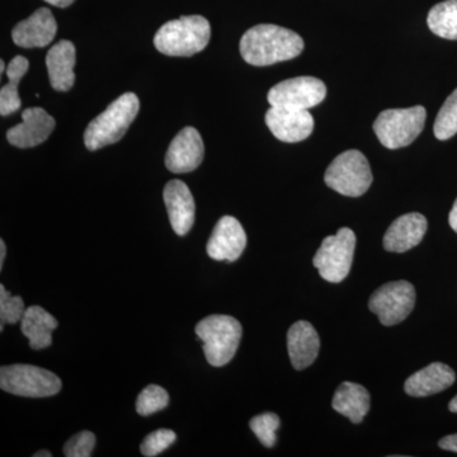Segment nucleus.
Segmentation results:
<instances>
[{"instance_id":"1","label":"nucleus","mask_w":457,"mask_h":457,"mask_svg":"<svg viewBox=\"0 0 457 457\" xmlns=\"http://www.w3.org/2000/svg\"><path fill=\"white\" fill-rule=\"evenodd\" d=\"M240 54L248 64L269 66L299 56L303 40L296 32L276 25L252 27L240 40Z\"/></svg>"},{"instance_id":"2","label":"nucleus","mask_w":457,"mask_h":457,"mask_svg":"<svg viewBox=\"0 0 457 457\" xmlns=\"http://www.w3.org/2000/svg\"><path fill=\"white\" fill-rule=\"evenodd\" d=\"M140 110V101L134 93H123L106 111L96 117L84 132V143L90 152L121 140Z\"/></svg>"},{"instance_id":"3","label":"nucleus","mask_w":457,"mask_h":457,"mask_svg":"<svg viewBox=\"0 0 457 457\" xmlns=\"http://www.w3.org/2000/svg\"><path fill=\"white\" fill-rule=\"evenodd\" d=\"M210 37L212 27L206 18L183 16L164 23L156 32L154 45L164 55L187 57L206 49Z\"/></svg>"},{"instance_id":"4","label":"nucleus","mask_w":457,"mask_h":457,"mask_svg":"<svg viewBox=\"0 0 457 457\" xmlns=\"http://www.w3.org/2000/svg\"><path fill=\"white\" fill-rule=\"evenodd\" d=\"M242 333V324L228 315H210L196 326V335L204 342V356L213 368H221L233 360Z\"/></svg>"},{"instance_id":"5","label":"nucleus","mask_w":457,"mask_h":457,"mask_svg":"<svg viewBox=\"0 0 457 457\" xmlns=\"http://www.w3.org/2000/svg\"><path fill=\"white\" fill-rule=\"evenodd\" d=\"M426 108L414 106L386 110L378 114L374 131L378 141L387 149L411 145L425 129Z\"/></svg>"},{"instance_id":"6","label":"nucleus","mask_w":457,"mask_h":457,"mask_svg":"<svg viewBox=\"0 0 457 457\" xmlns=\"http://www.w3.org/2000/svg\"><path fill=\"white\" fill-rule=\"evenodd\" d=\"M324 180L343 196L360 197L368 192L374 177L368 158L359 150H347L330 163Z\"/></svg>"},{"instance_id":"7","label":"nucleus","mask_w":457,"mask_h":457,"mask_svg":"<svg viewBox=\"0 0 457 457\" xmlns=\"http://www.w3.org/2000/svg\"><path fill=\"white\" fill-rule=\"evenodd\" d=\"M0 387L3 392L25 398H49L62 390V380L49 370L17 363L2 366Z\"/></svg>"},{"instance_id":"8","label":"nucleus","mask_w":457,"mask_h":457,"mask_svg":"<svg viewBox=\"0 0 457 457\" xmlns=\"http://www.w3.org/2000/svg\"><path fill=\"white\" fill-rule=\"evenodd\" d=\"M356 234L350 228H339L336 236L327 237L314 255L312 264L321 278L339 284L350 275L353 263Z\"/></svg>"},{"instance_id":"9","label":"nucleus","mask_w":457,"mask_h":457,"mask_svg":"<svg viewBox=\"0 0 457 457\" xmlns=\"http://www.w3.org/2000/svg\"><path fill=\"white\" fill-rule=\"evenodd\" d=\"M416 305V290L408 281L389 282L381 286L370 297V311L378 315L383 326L392 327L402 323L413 312Z\"/></svg>"},{"instance_id":"10","label":"nucleus","mask_w":457,"mask_h":457,"mask_svg":"<svg viewBox=\"0 0 457 457\" xmlns=\"http://www.w3.org/2000/svg\"><path fill=\"white\" fill-rule=\"evenodd\" d=\"M326 84L314 77H297L272 87L267 96L270 106L311 110L324 101Z\"/></svg>"},{"instance_id":"11","label":"nucleus","mask_w":457,"mask_h":457,"mask_svg":"<svg viewBox=\"0 0 457 457\" xmlns=\"http://www.w3.org/2000/svg\"><path fill=\"white\" fill-rule=\"evenodd\" d=\"M266 125L276 139L284 143H300L314 130V119L308 110L270 106L266 113Z\"/></svg>"},{"instance_id":"12","label":"nucleus","mask_w":457,"mask_h":457,"mask_svg":"<svg viewBox=\"0 0 457 457\" xmlns=\"http://www.w3.org/2000/svg\"><path fill=\"white\" fill-rule=\"evenodd\" d=\"M246 246V234L233 216H224L213 228L207 242V254L213 261L236 262Z\"/></svg>"},{"instance_id":"13","label":"nucleus","mask_w":457,"mask_h":457,"mask_svg":"<svg viewBox=\"0 0 457 457\" xmlns=\"http://www.w3.org/2000/svg\"><path fill=\"white\" fill-rule=\"evenodd\" d=\"M204 146L200 132L185 128L174 137L165 156V165L171 173H188L203 163Z\"/></svg>"},{"instance_id":"14","label":"nucleus","mask_w":457,"mask_h":457,"mask_svg":"<svg viewBox=\"0 0 457 457\" xmlns=\"http://www.w3.org/2000/svg\"><path fill=\"white\" fill-rule=\"evenodd\" d=\"M55 125V120L42 108H27L22 113V122L9 129L7 139L21 149L35 147L49 139Z\"/></svg>"},{"instance_id":"15","label":"nucleus","mask_w":457,"mask_h":457,"mask_svg":"<svg viewBox=\"0 0 457 457\" xmlns=\"http://www.w3.org/2000/svg\"><path fill=\"white\" fill-rule=\"evenodd\" d=\"M164 203L174 233L179 237L188 234L194 227L196 213V204L188 186L179 179L168 182L164 188Z\"/></svg>"},{"instance_id":"16","label":"nucleus","mask_w":457,"mask_h":457,"mask_svg":"<svg viewBox=\"0 0 457 457\" xmlns=\"http://www.w3.org/2000/svg\"><path fill=\"white\" fill-rule=\"evenodd\" d=\"M56 32V20L50 9L40 8L14 27L12 38L17 46L33 49L47 46L55 38Z\"/></svg>"},{"instance_id":"17","label":"nucleus","mask_w":457,"mask_h":457,"mask_svg":"<svg viewBox=\"0 0 457 457\" xmlns=\"http://www.w3.org/2000/svg\"><path fill=\"white\" fill-rule=\"evenodd\" d=\"M427 219L418 212L405 213L390 225L384 237V248L393 253H403L420 245L425 237Z\"/></svg>"},{"instance_id":"18","label":"nucleus","mask_w":457,"mask_h":457,"mask_svg":"<svg viewBox=\"0 0 457 457\" xmlns=\"http://www.w3.org/2000/svg\"><path fill=\"white\" fill-rule=\"evenodd\" d=\"M287 350L294 369L309 368L317 360L320 339L315 328L309 321L299 320L287 332Z\"/></svg>"},{"instance_id":"19","label":"nucleus","mask_w":457,"mask_h":457,"mask_svg":"<svg viewBox=\"0 0 457 457\" xmlns=\"http://www.w3.org/2000/svg\"><path fill=\"white\" fill-rule=\"evenodd\" d=\"M456 380L455 371L442 362H433L407 378L404 390L414 398H426L449 389Z\"/></svg>"},{"instance_id":"20","label":"nucleus","mask_w":457,"mask_h":457,"mask_svg":"<svg viewBox=\"0 0 457 457\" xmlns=\"http://www.w3.org/2000/svg\"><path fill=\"white\" fill-rule=\"evenodd\" d=\"M77 53L73 42L62 40L51 47L46 56L51 87L57 92H68L74 86Z\"/></svg>"},{"instance_id":"21","label":"nucleus","mask_w":457,"mask_h":457,"mask_svg":"<svg viewBox=\"0 0 457 457\" xmlns=\"http://www.w3.org/2000/svg\"><path fill=\"white\" fill-rule=\"evenodd\" d=\"M332 407L352 423H361L371 407V396L365 386L345 381L339 385L333 396Z\"/></svg>"},{"instance_id":"22","label":"nucleus","mask_w":457,"mask_h":457,"mask_svg":"<svg viewBox=\"0 0 457 457\" xmlns=\"http://www.w3.org/2000/svg\"><path fill=\"white\" fill-rule=\"evenodd\" d=\"M57 328V320L41 306H29L21 320V330L29 338L33 351L44 350L53 343V332Z\"/></svg>"},{"instance_id":"23","label":"nucleus","mask_w":457,"mask_h":457,"mask_svg":"<svg viewBox=\"0 0 457 457\" xmlns=\"http://www.w3.org/2000/svg\"><path fill=\"white\" fill-rule=\"evenodd\" d=\"M29 62L25 56H16L7 66L8 84L0 90V114L9 116L21 107L18 86L29 71Z\"/></svg>"},{"instance_id":"24","label":"nucleus","mask_w":457,"mask_h":457,"mask_svg":"<svg viewBox=\"0 0 457 457\" xmlns=\"http://www.w3.org/2000/svg\"><path fill=\"white\" fill-rule=\"evenodd\" d=\"M429 29L438 37L457 40V0H445L429 11Z\"/></svg>"},{"instance_id":"25","label":"nucleus","mask_w":457,"mask_h":457,"mask_svg":"<svg viewBox=\"0 0 457 457\" xmlns=\"http://www.w3.org/2000/svg\"><path fill=\"white\" fill-rule=\"evenodd\" d=\"M433 132L438 140H449L457 134V89L451 93L441 107Z\"/></svg>"},{"instance_id":"26","label":"nucleus","mask_w":457,"mask_h":457,"mask_svg":"<svg viewBox=\"0 0 457 457\" xmlns=\"http://www.w3.org/2000/svg\"><path fill=\"white\" fill-rule=\"evenodd\" d=\"M170 404V395L164 387L159 385L146 386L137 400V411L140 416L147 417L163 411Z\"/></svg>"},{"instance_id":"27","label":"nucleus","mask_w":457,"mask_h":457,"mask_svg":"<svg viewBox=\"0 0 457 457\" xmlns=\"http://www.w3.org/2000/svg\"><path fill=\"white\" fill-rule=\"evenodd\" d=\"M279 426H281V420L275 413L260 414V416L252 418L251 422H249V427L257 436L258 440L269 449L275 446L276 442H278L276 432H278Z\"/></svg>"},{"instance_id":"28","label":"nucleus","mask_w":457,"mask_h":457,"mask_svg":"<svg viewBox=\"0 0 457 457\" xmlns=\"http://www.w3.org/2000/svg\"><path fill=\"white\" fill-rule=\"evenodd\" d=\"M25 312L22 297L12 296L4 285H0V330L3 332L4 324H16L22 320Z\"/></svg>"},{"instance_id":"29","label":"nucleus","mask_w":457,"mask_h":457,"mask_svg":"<svg viewBox=\"0 0 457 457\" xmlns=\"http://www.w3.org/2000/svg\"><path fill=\"white\" fill-rule=\"evenodd\" d=\"M177 441V435L170 429H158L147 435L141 444L140 451L144 456L154 457L163 453Z\"/></svg>"},{"instance_id":"30","label":"nucleus","mask_w":457,"mask_h":457,"mask_svg":"<svg viewBox=\"0 0 457 457\" xmlns=\"http://www.w3.org/2000/svg\"><path fill=\"white\" fill-rule=\"evenodd\" d=\"M96 446V436L89 431L74 435L64 446V455L68 457H89Z\"/></svg>"},{"instance_id":"31","label":"nucleus","mask_w":457,"mask_h":457,"mask_svg":"<svg viewBox=\"0 0 457 457\" xmlns=\"http://www.w3.org/2000/svg\"><path fill=\"white\" fill-rule=\"evenodd\" d=\"M438 446H440L442 450L453 451V453H457V433L456 435H450L442 438V440L438 442Z\"/></svg>"},{"instance_id":"32","label":"nucleus","mask_w":457,"mask_h":457,"mask_svg":"<svg viewBox=\"0 0 457 457\" xmlns=\"http://www.w3.org/2000/svg\"><path fill=\"white\" fill-rule=\"evenodd\" d=\"M449 222L450 227L453 228L455 233H457V198L455 204H453V210H451Z\"/></svg>"},{"instance_id":"33","label":"nucleus","mask_w":457,"mask_h":457,"mask_svg":"<svg viewBox=\"0 0 457 457\" xmlns=\"http://www.w3.org/2000/svg\"><path fill=\"white\" fill-rule=\"evenodd\" d=\"M45 2L49 3L51 5H55V7L66 8L73 4L75 0H45Z\"/></svg>"},{"instance_id":"34","label":"nucleus","mask_w":457,"mask_h":457,"mask_svg":"<svg viewBox=\"0 0 457 457\" xmlns=\"http://www.w3.org/2000/svg\"><path fill=\"white\" fill-rule=\"evenodd\" d=\"M5 255H7V246H5L4 240H0V270L3 269L4 264Z\"/></svg>"},{"instance_id":"35","label":"nucleus","mask_w":457,"mask_h":457,"mask_svg":"<svg viewBox=\"0 0 457 457\" xmlns=\"http://www.w3.org/2000/svg\"><path fill=\"white\" fill-rule=\"evenodd\" d=\"M449 409L450 411H453V413H457V395L455 396V398L451 400Z\"/></svg>"},{"instance_id":"36","label":"nucleus","mask_w":457,"mask_h":457,"mask_svg":"<svg viewBox=\"0 0 457 457\" xmlns=\"http://www.w3.org/2000/svg\"><path fill=\"white\" fill-rule=\"evenodd\" d=\"M35 457H51L53 455H51V453H49V451H45V450H42V451H38V453H36L35 455H33Z\"/></svg>"},{"instance_id":"37","label":"nucleus","mask_w":457,"mask_h":457,"mask_svg":"<svg viewBox=\"0 0 457 457\" xmlns=\"http://www.w3.org/2000/svg\"><path fill=\"white\" fill-rule=\"evenodd\" d=\"M4 69H5V64H4V62H0V73H4Z\"/></svg>"}]
</instances>
